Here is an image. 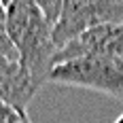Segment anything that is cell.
Listing matches in <instances>:
<instances>
[{"instance_id": "cell-1", "label": "cell", "mask_w": 123, "mask_h": 123, "mask_svg": "<svg viewBox=\"0 0 123 123\" xmlns=\"http://www.w3.org/2000/svg\"><path fill=\"white\" fill-rule=\"evenodd\" d=\"M6 25L21 70L40 89L49 83V72L55 66L53 24L34 0H9Z\"/></svg>"}, {"instance_id": "cell-2", "label": "cell", "mask_w": 123, "mask_h": 123, "mask_svg": "<svg viewBox=\"0 0 123 123\" xmlns=\"http://www.w3.org/2000/svg\"><path fill=\"white\" fill-rule=\"evenodd\" d=\"M49 83L91 89L123 102V57L83 55L57 62L49 72Z\"/></svg>"}, {"instance_id": "cell-3", "label": "cell", "mask_w": 123, "mask_h": 123, "mask_svg": "<svg viewBox=\"0 0 123 123\" xmlns=\"http://www.w3.org/2000/svg\"><path fill=\"white\" fill-rule=\"evenodd\" d=\"M102 24H123V0H62L53 24L57 49L76 34Z\"/></svg>"}, {"instance_id": "cell-4", "label": "cell", "mask_w": 123, "mask_h": 123, "mask_svg": "<svg viewBox=\"0 0 123 123\" xmlns=\"http://www.w3.org/2000/svg\"><path fill=\"white\" fill-rule=\"evenodd\" d=\"M83 55L123 57V24H102L70 38L55 53V64Z\"/></svg>"}, {"instance_id": "cell-5", "label": "cell", "mask_w": 123, "mask_h": 123, "mask_svg": "<svg viewBox=\"0 0 123 123\" xmlns=\"http://www.w3.org/2000/svg\"><path fill=\"white\" fill-rule=\"evenodd\" d=\"M36 93L38 87L28 79L19 62L0 57V102H6L25 111Z\"/></svg>"}, {"instance_id": "cell-6", "label": "cell", "mask_w": 123, "mask_h": 123, "mask_svg": "<svg viewBox=\"0 0 123 123\" xmlns=\"http://www.w3.org/2000/svg\"><path fill=\"white\" fill-rule=\"evenodd\" d=\"M0 57L17 60V51L13 47V40L9 36V25H6V6L0 2Z\"/></svg>"}, {"instance_id": "cell-7", "label": "cell", "mask_w": 123, "mask_h": 123, "mask_svg": "<svg viewBox=\"0 0 123 123\" xmlns=\"http://www.w3.org/2000/svg\"><path fill=\"white\" fill-rule=\"evenodd\" d=\"M0 123H32V121H30V117L24 108L0 102Z\"/></svg>"}, {"instance_id": "cell-8", "label": "cell", "mask_w": 123, "mask_h": 123, "mask_svg": "<svg viewBox=\"0 0 123 123\" xmlns=\"http://www.w3.org/2000/svg\"><path fill=\"white\" fill-rule=\"evenodd\" d=\"M38 6L43 9V13L47 15L51 24H55L57 15H60V9H62V0H34Z\"/></svg>"}, {"instance_id": "cell-9", "label": "cell", "mask_w": 123, "mask_h": 123, "mask_svg": "<svg viewBox=\"0 0 123 123\" xmlns=\"http://www.w3.org/2000/svg\"><path fill=\"white\" fill-rule=\"evenodd\" d=\"M115 123H123V112H121V115H119V119H117V121H115Z\"/></svg>"}, {"instance_id": "cell-10", "label": "cell", "mask_w": 123, "mask_h": 123, "mask_svg": "<svg viewBox=\"0 0 123 123\" xmlns=\"http://www.w3.org/2000/svg\"><path fill=\"white\" fill-rule=\"evenodd\" d=\"M0 2H2V4H4V6H6V4H9V0H0Z\"/></svg>"}]
</instances>
